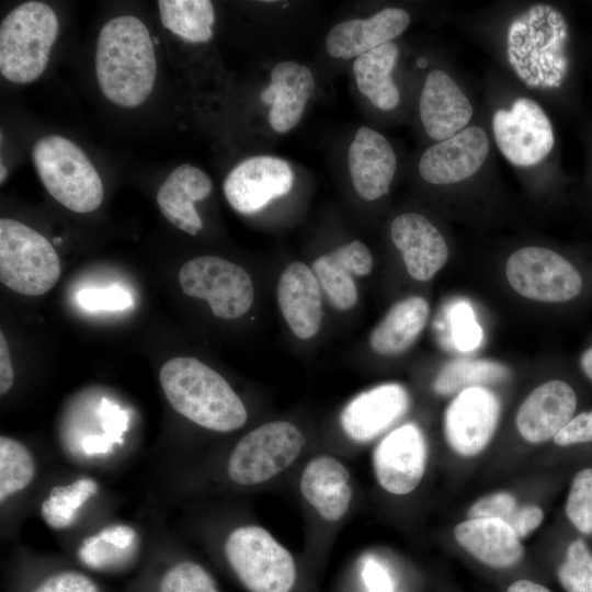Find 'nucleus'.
<instances>
[{
    "instance_id": "f257e3e1",
    "label": "nucleus",
    "mask_w": 592,
    "mask_h": 592,
    "mask_svg": "<svg viewBox=\"0 0 592 592\" xmlns=\"http://www.w3.org/2000/svg\"><path fill=\"white\" fill-rule=\"evenodd\" d=\"M102 94L123 107H136L150 95L157 59L150 33L134 15H119L101 27L94 58Z\"/></svg>"
},
{
    "instance_id": "f03ea898",
    "label": "nucleus",
    "mask_w": 592,
    "mask_h": 592,
    "mask_svg": "<svg viewBox=\"0 0 592 592\" xmlns=\"http://www.w3.org/2000/svg\"><path fill=\"white\" fill-rule=\"evenodd\" d=\"M159 379L173 409L205 429L230 432L247 421L246 407L227 380L195 357L169 360Z\"/></svg>"
},
{
    "instance_id": "7ed1b4c3",
    "label": "nucleus",
    "mask_w": 592,
    "mask_h": 592,
    "mask_svg": "<svg viewBox=\"0 0 592 592\" xmlns=\"http://www.w3.org/2000/svg\"><path fill=\"white\" fill-rule=\"evenodd\" d=\"M50 5L27 1L15 7L0 25V72L13 83L35 81L46 69L58 35Z\"/></svg>"
},
{
    "instance_id": "20e7f679",
    "label": "nucleus",
    "mask_w": 592,
    "mask_h": 592,
    "mask_svg": "<svg viewBox=\"0 0 592 592\" xmlns=\"http://www.w3.org/2000/svg\"><path fill=\"white\" fill-rule=\"evenodd\" d=\"M32 158L47 192L66 208L87 214L100 207L102 180L84 151L60 135L36 141Z\"/></svg>"
},
{
    "instance_id": "39448f33",
    "label": "nucleus",
    "mask_w": 592,
    "mask_h": 592,
    "mask_svg": "<svg viewBox=\"0 0 592 592\" xmlns=\"http://www.w3.org/2000/svg\"><path fill=\"white\" fill-rule=\"evenodd\" d=\"M61 273L59 257L38 231L11 218L0 219V281L26 296L50 291Z\"/></svg>"
},
{
    "instance_id": "423d86ee",
    "label": "nucleus",
    "mask_w": 592,
    "mask_h": 592,
    "mask_svg": "<svg viewBox=\"0 0 592 592\" xmlns=\"http://www.w3.org/2000/svg\"><path fill=\"white\" fill-rule=\"evenodd\" d=\"M225 555L250 592H289L295 583L293 556L260 526L232 531L225 544Z\"/></svg>"
},
{
    "instance_id": "0eeeda50",
    "label": "nucleus",
    "mask_w": 592,
    "mask_h": 592,
    "mask_svg": "<svg viewBox=\"0 0 592 592\" xmlns=\"http://www.w3.org/2000/svg\"><path fill=\"white\" fill-rule=\"evenodd\" d=\"M305 444L291 422L265 423L244 435L228 460L229 478L242 486L264 482L289 466Z\"/></svg>"
},
{
    "instance_id": "6e6552de",
    "label": "nucleus",
    "mask_w": 592,
    "mask_h": 592,
    "mask_svg": "<svg viewBox=\"0 0 592 592\" xmlns=\"http://www.w3.org/2000/svg\"><path fill=\"white\" fill-rule=\"evenodd\" d=\"M183 293L207 300L213 314L237 319L251 307L253 284L248 272L219 257L204 255L185 262L179 272Z\"/></svg>"
},
{
    "instance_id": "1a4fd4ad",
    "label": "nucleus",
    "mask_w": 592,
    "mask_h": 592,
    "mask_svg": "<svg viewBox=\"0 0 592 592\" xmlns=\"http://www.w3.org/2000/svg\"><path fill=\"white\" fill-rule=\"evenodd\" d=\"M505 276L517 294L537 301H568L582 289V277L576 266L544 247L515 250L506 260Z\"/></svg>"
},
{
    "instance_id": "9d476101",
    "label": "nucleus",
    "mask_w": 592,
    "mask_h": 592,
    "mask_svg": "<svg viewBox=\"0 0 592 592\" xmlns=\"http://www.w3.org/2000/svg\"><path fill=\"white\" fill-rule=\"evenodd\" d=\"M492 130L501 153L516 167L540 163L555 144L549 117L528 98L515 99L509 110H497L492 116Z\"/></svg>"
},
{
    "instance_id": "9b49d317",
    "label": "nucleus",
    "mask_w": 592,
    "mask_h": 592,
    "mask_svg": "<svg viewBox=\"0 0 592 592\" xmlns=\"http://www.w3.org/2000/svg\"><path fill=\"white\" fill-rule=\"evenodd\" d=\"M501 403L488 387L459 391L444 413V435L462 456L479 454L491 441L500 419Z\"/></svg>"
},
{
    "instance_id": "f8f14e48",
    "label": "nucleus",
    "mask_w": 592,
    "mask_h": 592,
    "mask_svg": "<svg viewBox=\"0 0 592 592\" xmlns=\"http://www.w3.org/2000/svg\"><path fill=\"white\" fill-rule=\"evenodd\" d=\"M294 173L289 164L273 156H254L238 163L223 183L230 206L250 215L292 190Z\"/></svg>"
},
{
    "instance_id": "ddd939ff",
    "label": "nucleus",
    "mask_w": 592,
    "mask_h": 592,
    "mask_svg": "<svg viewBox=\"0 0 592 592\" xmlns=\"http://www.w3.org/2000/svg\"><path fill=\"white\" fill-rule=\"evenodd\" d=\"M428 459L424 435L413 423L388 433L376 446L373 466L379 485L394 494H407L420 483Z\"/></svg>"
},
{
    "instance_id": "4468645a",
    "label": "nucleus",
    "mask_w": 592,
    "mask_h": 592,
    "mask_svg": "<svg viewBox=\"0 0 592 592\" xmlns=\"http://www.w3.org/2000/svg\"><path fill=\"white\" fill-rule=\"evenodd\" d=\"M489 153V138L480 126H469L429 147L419 161L422 179L434 185L462 182L474 175Z\"/></svg>"
},
{
    "instance_id": "2eb2a0df",
    "label": "nucleus",
    "mask_w": 592,
    "mask_h": 592,
    "mask_svg": "<svg viewBox=\"0 0 592 592\" xmlns=\"http://www.w3.org/2000/svg\"><path fill=\"white\" fill-rule=\"evenodd\" d=\"M410 398L403 386L382 384L354 397L341 413L345 434L355 442L374 440L408 410Z\"/></svg>"
},
{
    "instance_id": "dca6fc26",
    "label": "nucleus",
    "mask_w": 592,
    "mask_h": 592,
    "mask_svg": "<svg viewBox=\"0 0 592 592\" xmlns=\"http://www.w3.org/2000/svg\"><path fill=\"white\" fill-rule=\"evenodd\" d=\"M577 396L563 380H549L536 387L522 402L516 413V428L530 443L554 439L573 418Z\"/></svg>"
},
{
    "instance_id": "f3484780",
    "label": "nucleus",
    "mask_w": 592,
    "mask_h": 592,
    "mask_svg": "<svg viewBox=\"0 0 592 592\" xmlns=\"http://www.w3.org/2000/svg\"><path fill=\"white\" fill-rule=\"evenodd\" d=\"M419 113L428 136L437 143L467 127L473 105L447 72L435 69L425 78Z\"/></svg>"
},
{
    "instance_id": "a211bd4d",
    "label": "nucleus",
    "mask_w": 592,
    "mask_h": 592,
    "mask_svg": "<svg viewBox=\"0 0 592 592\" xmlns=\"http://www.w3.org/2000/svg\"><path fill=\"white\" fill-rule=\"evenodd\" d=\"M390 236L401 252L407 272L420 282L431 280L446 263L448 248L436 227L424 216L405 213L390 226Z\"/></svg>"
},
{
    "instance_id": "6ab92c4d",
    "label": "nucleus",
    "mask_w": 592,
    "mask_h": 592,
    "mask_svg": "<svg viewBox=\"0 0 592 592\" xmlns=\"http://www.w3.org/2000/svg\"><path fill=\"white\" fill-rule=\"evenodd\" d=\"M348 162L353 186L360 197L375 201L387 194L397 160L385 136L367 126L360 127L350 145Z\"/></svg>"
},
{
    "instance_id": "aec40b11",
    "label": "nucleus",
    "mask_w": 592,
    "mask_h": 592,
    "mask_svg": "<svg viewBox=\"0 0 592 592\" xmlns=\"http://www.w3.org/2000/svg\"><path fill=\"white\" fill-rule=\"evenodd\" d=\"M410 24L409 13L400 8H386L367 19H353L333 26L326 38V48L334 58L358 57L391 42Z\"/></svg>"
},
{
    "instance_id": "412c9836",
    "label": "nucleus",
    "mask_w": 592,
    "mask_h": 592,
    "mask_svg": "<svg viewBox=\"0 0 592 592\" xmlns=\"http://www.w3.org/2000/svg\"><path fill=\"white\" fill-rule=\"evenodd\" d=\"M277 300L295 335L310 339L319 331L323 316L320 284L306 264L293 262L285 267L277 285Z\"/></svg>"
},
{
    "instance_id": "4be33fe9",
    "label": "nucleus",
    "mask_w": 592,
    "mask_h": 592,
    "mask_svg": "<svg viewBox=\"0 0 592 592\" xmlns=\"http://www.w3.org/2000/svg\"><path fill=\"white\" fill-rule=\"evenodd\" d=\"M212 190V180L203 170L183 163L168 174L156 200L169 223L191 236H196L203 228V221L195 203L205 200Z\"/></svg>"
},
{
    "instance_id": "5701e85b",
    "label": "nucleus",
    "mask_w": 592,
    "mask_h": 592,
    "mask_svg": "<svg viewBox=\"0 0 592 592\" xmlns=\"http://www.w3.org/2000/svg\"><path fill=\"white\" fill-rule=\"evenodd\" d=\"M315 90L311 71L297 62L284 61L271 71V83L261 92L263 103L271 105L267 118L277 133L291 130L301 118Z\"/></svg>"
},
{
    "instance_id": "b1692460",
    "label": "nucleus",
    "mask_w": 592,
    "mask_h": 592,
    "mask_svg": "<svg viewBox=\"0 0 592 592\" xmlns=\"http://www.w3.org/2000/svg\"><path fill=\"white\" fill-rule=\"evenodd\" d=\"M372 269L371 251L363 242L355 240L319 257L311 270L331 304L338 309L348 310L357 301L353 275H367Z\"/></svg>"
},
{
    "instance_id": "393cba45",
    "label": "nucleus",
    "mask_w": 592,
    "mask_h": 592,
    "mask_svg": "<svg viewBox=\"0 0 592 592\" xmlns=\"http://www.w3.org/2000/svg\"><path fill=\"white\" fill-rule=\"evenodd\" d=\"M454 536L471 556L492 568L512 567L524 555L516 533L499 519H468L455 526Z\"/></svg>"
},
{
    "instance_id": "a878e982",
    "label": "nucleus",
    "mask_w": 592,
    "mask_h": 592,
    "mask_svg": "<svg viewBox=\"0 0 592 592\" xmlns=\"http://www.w3.org/2000/svg\"><path fill=\"white\" fill-rule=\"evenodd\" d=\"M350 474L331 456L310 460L300 477V491L307 502L328 522L340 520L348 511L353 491Z\"/></svg>"
},
{
    "instance_id": "bb28decb",
    "label": "nucleus",
    "mask_w": 592,
    "mask_h": 592,
    "mask_svg": "<svg viewBox=\"0 0 592 592\" xmlns=\"http://www.w3.org/2000/svg\"><path fill=\"white\" fill-rule=\"evenodd\" d=\"M429 304L419 296L407 297L392 305L369 335L372 349L380 355L407 351L424 329Z\"/></svg>"
},
{
    "instance_id": "cd10ccee",
    "label": "nucleus",
    "mask_w": 592,
    "mask_h": 592,
    "mask_svg": "<svg viewBox=\"0 0 592 592\" xmlns=\"http://www.w3.org/2000/svg\"><path fill=\"white\" fill-rule=\"evenodd\" d=\"M399 57V48L394 42L386 43L361 56L353 66L358 90L379 110H394L400 94L391 72Z\"/></svg>"
},
{
    "instance_id": "c85d7f7f",
    "label": "nucleus",
    "mask_w": 592,
    "mask_h": 592,
    "mask_svg": "<svg viewBox=\"0 0 592 592\" xmlns=\"http://www.w3.org/2000/svg\"><path fill=\"white\" fill-rule=\"evenodd\" d=\"M162 25L185 42L200 44L213 36L215 11L209 0H159Z\"/></svg>"
},
{
    "instance_id": "c756f323",
    "label": "nucleus",
    "mask_w": 592,
    "mask_h": 592,
    "mask_svg": "<svg viewBox=\"0 0 592 592\" xmlns=\"http://www.w3.org/2000/svg\"><path fill=\"white\" fill-rule=\"evenodd\" d=\"M510 369L491 360L459 358L445 364L433 382L436 394L447 396L470 387H487L505 380Z\"/></svg>"
},
{
    "instance_id": "7c9ffc66",
    "label": "nucleus",
    "mask_w": 592,
    "mask_h": 592,
    "mask_svg": "<svg viewBox=\"0 0 592 592\" xmlns=\"http://www.w3.org/2000/svg\"><path fill=\"white\" fill-rule=\"evenodd\" d=\"M469 519H499L506 523L520 537L527 536L536 530L544 519L540 508L520 505L508 492H494L477 500L468 510Z\"/></svg>"
},
{
    "instance_id": "2f4dec72",
    "label": "nucleus",
    "mask_w": 592,
    "mask_h": 592,
    "mask_svg": "<svg viewBox=\"0 0 592 592\" xmlns=\"http://www.w3.org/2000/svg\"><path fill=\"white\" fill-rule=\"evenodd\" d=\"M98 490V483L91 478H81L67 486L54 487L41 505V514L52 528L69 527L77 517V511Z\"/></svg>"
},
{
    "instance_id": "473e14b6",
    "label": "nucleus",
    "mask_w": 592,
    "mask_h": 592,
    "mask_svg": "<svg viewBox=\"0 0 592 592\" xmlns=\"http://www.w3.org/2000/svg\"><path fill=\"white\" fill-rule=\"evenodd\" d=\"M35 475L29 449L9 436L0 437V501L26 488Z\"/></svg>"
},
{
    "instance_id": "72a5a7b5",
    "label": "nucleus",
    "mask_w": 592,
    "mask_h": 592,
    "mask_svg": "<svg viewBox=\"0 0 592 592\" xmlns=\"http://www.w3.org/2000/svg\"><path fill=\"white\" fill-rule=\"evenodd\" d=\"M557 574L566 592H592V551L582 539L568 546Z\"/></svg>"
},
{
    "instance_id": "f704fd0d",
    "label": "nucleus",
    "mask_w": 592,
    "mask_h": 592,
    "mask_svg": "<svg viewBox=\"0 0 592 592\" xmlns=\"http://www.w3.org/2000/svg\"><path fill=\"white\" fill-rule=\"evenodd\" d=\"M565 511L579 532L592 534V468L581 469L574 475Z\"/></svg>"
},
{
    "instance_id": "c9c22d12",
    "label": "nucleus",
    "mask_w": 592,
    "mask_h": 592,
    "mask_svg": "<svg viewBox=\"0 0 592 592\" xmlns=\"http://www.w3.org/2000/svg\"><path fill=\"white\" fill-rule=\"evenodd\" d=\"M159 592H219L212 576L200 565L182 561L160 581Z\"/></svg>"
},
{
    "instance_id": "e433bc0d",
    "label": "nucleus",
    "mask_w": 592,
    "mask_h": 592,
    "mask_svg": "<svg viewBox=\"0 0 592 592\" xmlns=\"http://www.w3.org/2000/svg\"><path fill=\"white\" fill-rule=\"evenodd\" d=\"M134 553L135 549H122L95 534L83 539L78 556L83 565L104 570L126 563Z\"/></svg>"
},
{
    "instance_id": "4c0bfd02",
    "label": "nucleus",
    "mask_w": 592,
    "mask_h": 592,
    "mask_svg": "<svg viewBox=\"0 0 592 592\" xmlns=\"http://www.w3.org/2000/svg\"><path fill=\"white\" fill-rule=\"evenodd\" d=\"M78 304L90 311H118L125 310L133 304L129 293L113 285L106 288H83L77 294Z\"/></svg>"
},
{
    "instance_id": "58836bf2",
    "label": "nucleus",
    "mask_w": 592,
    "mask_h": 592,
    "mask_svg": "<svg viewBox=\"0 0 592 592\" xmlns=\"http://www.w3.org/2000/svg\"><path fill=\"white\" fill-rule=\"evenodd\" d=\"M451 318L457 348L464 351L476 349L481 342L482 331L475 320L471 308L460 303L453 309Z\"/></svg>"
},
{
    "instance_id": "ea45409f",
    "label": "nucleus",
    "mask_w": 592,
    "mask_h": 592,
    "mask_svg": "<svg viewBox=\"0 0 592 592\" xmlns=\"http://www.w3.org/2000/svg\"><path fill=\"white\" fill-rule=\"evenodd\" d=\"M100 414L104 437L113 445L122 444L124 441V433L127 431L129 422L127 410L121 408L115 401L102 397Z\"/></svg>"
},
{
    "instance_id": "a19ab883",
    "label": "nucleus",
    "mask_w": 592,
    "mask_h": 592,
    "mask_svg": "<svg viewBox=\"0 0 592 592\" xmlns=\"http://www.w3.org/2000/svg\"><path fill=\"white\" fill-rule=\"evenodd\" d=\"M32 592H100L95 583L77 571H61L46 578Z\"/></svg>"
},
{
    "instance_id": "79ce46f5",
    "label": "nucleus",
    "mask_w": 592,
    "mask_h": 592,
    "mask_svg": "<svg viewBox=\"0 0 592 592\" xmlns=\"http://www.w3.org/2000/svg\"><path fill=\"white\" fill-rule=\"evenodd\" d=\"M559 446L592 442V410L573 417L554 437Z\"/></svg>"
},
{
    "instance_id": "37998d69",
    "label": "nucleus",
    "mask_w": 592,
    "mask_h": 592,
    "mask_svg": "<svg viewBox=\"0 0 592 592\" xmlns=\"http://www.w3.org/2000/svg\"><path fill=\"white\" fill-rule=\"evenodd\" d=\"M361 576L367 592H395L389 571L374 557L363 560Z\"/></svg>"
},
{
    "instance_id": "c03bdc74",
    "label": "nucleus",
    "mask_w": 592,
    "mask_h": 592,
    "mask_svg": "<svg viewBox=\"0 0 592 592\" xmlns=\"http://www.w3.org/2000/svg\"><path fill=\"white\" fill-rule=\"evenodd\" d=\"M98 535L122 549H135L137 534L128 525H112L103 528Z\"/></svg>"
},
{
    "instance_id": "a18cd8bd",
    "label": "nucleus",
    "mask_w": 592,
    "mask_h": 592,
    "mask_svg": "<svg viewBox=\"0 0 592 592\" xmlns=\"http://www.w3.org/2000/svg\"><path fill=\"white\" fill-rule=\"evenodd\" d=\"M14 380L13 366L7 340L0 332V394H7Z\"/></svg>"
},
{
    "instance_id": "49530a36",
    "label": "nucleus",
    "mask_w": 592,
    "mask_h": 592,
    "mask_svg": "<svg viewBox=\"0 0 592 592\" xmlns=\"http://www.w3.org/2000/svg\"><path fill=\"white\" fill-rule=\"evenodd\" d=\"M506 592H553L548 588L533 582L531 580L521 579L509 585Z\"/></svg>"
},
{
    "instance_id": "de8ad7c7",
    "label": "nucleus",
    "mask_w": 592,
    "mask_h": 592,
    "mask_svg": "<svg viewBox=\"0 0 592 592\" xmlns=\"http://www.w3.org/2000/svg\"><path fill=\"white\" fill-rule=\"evenodd\" d=\"M580 366L585 376L592 380V346L581 354Z\"/></svg>"
},
{
    "instance_id": "09e8293b",
    "label": "nucleus",
    "mask_w": 592,
    "mask_h": 592,
    "mask_svg": "<svg viewBox=\"0 0 592 592\" xmlns=\"http://www.w3.org/2000/svg\"><path fill=\"white\" fill-rule=\"evenodd\" d=\"M417 65L420 67V68H424L426 65H428V61L425 58H420L417 60Z\"/></svg>"
},
{
    "instance_id": "8fccbe9b",
    "label": "nucleus",
    "mask_w": 592,
    "mask_h": 592,
    "mask_svg": "<svg viewBox=\"0 0 592 592\" xmlns=\"http://www.w3.org/2000/svg\"><path fill=\"white\" fill-rule=\"evenodd\" d=\"M5 175H7V169L3 167V163H1V177H0L1 183L4 181Z\"/></svg>"
}]
</instances>
